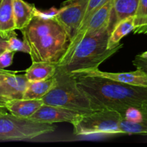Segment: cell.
Returning a JSON list of instances; mask_svg holds the SVG:
<instances>
[{
    "instance_id": "29",
    "label": "cell",
    "mask_w": 147,
    "mask_h": 147,
    "mask_svg": "<svg viewBox=\"0 0 147 147\" xmlns=\"http://www.w3.org/2000/svg\"><path fill=\"white\" fill-rule=\"evenodd\" d=\"M1 1H2V0H0V4H1Z\"/></svg>"
},
{
    "instance_id": "25",
    "label": "cell",
    "mask_w": 147,
    "mask_h": 147,
    "mask_svg": "<svg viewBox=\"0 0 147 147\" xmlns=\"http://www.w3.org/2000/svg\"><path fill=\"white\" fill-rule=\"evenodd\" d=\"M141 112L143 116V121L147 123V101L144 102L141 104V106L138 108Z\"/></svg>"
},
{
    "instance_id": "13",
    "label": "cell",
    "mask_w": 147,
    "mask_h": 147,
    "mask_svg": "<svg viewBox=\"0 0 147 147\" xmlns=\"http://www.w3.org/2000/svg\"><path fill=\"white\" fill-rule=\"evenodd\" d=\"M139 0H113L112 14L109 24L110 31L122 20L134 17L138 8Z\"/></svg>"
},
{
    "instance_id": "2",
    "label": "cell",
    "mask_w": 147,
    "mask_h": 147,
    "mask_svg": "<svg viewBox=\"0 0 147 147\" xmlns=\"http://www.w3.org/2000/svg\"><path fill=\"white\" fill-rule=\"evenodd\" d=\"M20 31L30 48L32 62H46L57 65L70 45L66 30L55 20L35 15Z\"/></svg>"
},
{
    "instance_id": "26",
    "label": "cell",
    "mask_w": 147,
    "mask_h": 147,
    "mask_svg": "<svg viewBox=\"0 0 147 147\" xmlns=\"http://www.w3.org/2000/svg\"><path fill=\"white\" fill-rule=\"evenodd\" d=\"M7 50V40L0 36V54Z\"/></svg>"
},
{
    "instance_id": "7",
    "label": "cell",
    "mask_w": 147,
    "mask_h": 147,
    "mask_svg": "<svg viewBox=\"0 0 147 147\" xmlns=\"http://www.w3.org/2000/svg\"><path fill=\"white\" fill-rule=\"evenodd\" d=\"M112 5H113V0H108L102 7H99L97 11L93 13L85 25L78 30L74 37L71 40L70 45L66 54L59 63L64 61L69 57L76 45L84 37L93 35L108 28L110 21L111 14H112Z\"/></svg>"
},
{
    "instance_id": "12",
    "label": "cell",
    "mask_w": 147,
    "mask_h": 147,
    "mask_svg": "<svg viewBox=\"0 0 147 147\" xmlns=\"http://www.w3.org/2000/svg\"><path fill=\"white\" fill-rule=\"evenodd\" d=\"M43 104L42 99H13L6 102L5 107L14 116L30 119Z\"/></svg>"
},
{
    "instance_id": "23",
    "label": "cell",
    "mask_w": 147,
    "mask_h": 147,
    "mask_svg": "<svg viewBox=\"0 0 147 147\" xmlns=\"http://www.w3.org/2000/svg\"><path fill=\"white\" fill-rule=\"evenodd\" d=\"M14 54L15 52L10 50H6L0 54V69H5L12 64Z\"/></svg>"
},
{
    "instance_id": "28",
    "label": "cell",
    "mask_w": 147,
    "mask_h": 147,
    "mask_svg": "<svg viewBox=\"0 0 147 147\" xmlns=\"http://www.w3.org/2000/svg\"><path fill=\"white\" fill-rule=\"evenodd\" d=\"M139 55H141V57H147V51L146 52H144V53H143L142 54Z\"/></svg>"
},
{
    "instance_id": "17",
    "label": "cell",
    "mask_w": 147,
    "mask_h": 147,
    "mask_svg": "<svg viewBox=\"0 0 147 147\" xmlns=\"http://www.w3.org/2000/svg\"><path fill=\"white\" fill-rule=\"evenodd\" d=\"M56 84V79L53 78L40 81L29 82L22 98L42 99Z\"/></svg>"
},
{
    "instance_id": "19",
    "label": "cell",
    "mask_w": 147,
    "mask_h": 147,
    "mask_svg": "<svg viewBox=\"0 0 147 147\" xmlns=\"http://www.w3.org/2000/svg\"><path fill=\"white\" fill-rule=\"evenodd\" d=\"M134 34H147V0H139L134 16Z\"/></svg>"
},
{
    "instance_id": "14",
    "label": "cell",
    "mask_w": 147,
    "mask_h": 147,
    "mask_svg": "<svg viewBox=\"0 0 147 147\" xmlns=\"http://www.w3.org/2000/svg\"><path fill=\"white\" fill-rule=\"evenodd\" d=\"M13 14L16 30L25 28L35 15L36 7L24 0H12Z\"/></svg>"
},
{
    "instance_id": "21",
    "label": "cell",
    "mask_w": 147,
    "mask_h": 147,
    "mask_svg": "<svg viewBox=\"0 0 147 147\" xmlns=\"http://www.w3.org/2000/svg\"><path fill=\"white\" fill-rule=\"evenodd\" d=\"M108 1V0H89L87 7H86V11H85L84 17L83 20H82V23H81L80 26H79V30L85 25V24L87 22V21L90 18L91 16L93 14V13L95 11H97L99 7H102Z\"/></svg>"
},
{
    "instance_id": "6",
    "label": "cell",
    "mask_w": 147,
    "mask_h": 147,
    "mask_svg": "<svg viewBox=\"0 0 147 147\" xmlns=\"http://www.w3.org/2000/svg\"><path fill=\"white\" fill-rule=\"evenodd\" d=\"M122 119L115 111L101 109L81 114L71 124L76 136L121 134L120 123Z\"/></svg>"
},
{
    "instance_id": "3",
    "label": "cell",
    "mask_w": 147,
    "mask_h": 147,
    "mask_svg": "<svg viewBox=\"0 0 147 147\" xmlns=\"http://www.w3.org/2000/svg\"><path fill=\"white\" fill-rule=\"evenodd\" d=\"M111 32L109 28L91 36L84 37L78 43L66 60L57 65L71 75L86 69L99 67L104 61L120 50V43L112 49L108 48Z\"/></svg>"
},
{
    "instance_id": "4",
    "label": "cell",
    "mask_w": 147,
    "mask_h": 147,
    "mask_svg": "<svg viewBox=\"0 0 147 147\" xmlns=\"http://www.w3.org/2000/svg\"><path fill=\"white\" fill-rule=\"evenodd\" d=\"M54 77L56 84L42 98L44 104L61 106L82 113L95 111L89 99L78 86L74 76L57 66Z\"/></svg>"
},
{
    "instance_id": "24",
    "label": "cell",
    "mask_w": 147,
    "mask_h": 147,
    "mask_svg": "<svg viewBox=\"0 0 147 147\" xmlns=\"http://www.w3.org/2000/svg\"><path fill=\"white\" fill-rule=\"evenodd\" d=\"M133 65L136 68H139L147 74V57H141L138 55L133 60Z\"/></svg>"
},
{
    "instance_id": "30",
    "label": "cell",
    "mask_w": 147,
    "mask_h": 147,
    "mask_svg": "<svg viewBox=\"0 0 147 147\" xmlns=\"http://www.w3.org/2000/svg\"><path fill=\"white\" fill-rule=\"evenodd\" d=\"M2 114H3V113H2ZM0 115H1V114H0Z\"/></svg>"
},
{
    "instance_id": "5",
    "label": "cell",
    "mask_w": 147,
    "mask_h": 147,
    "mask_svg": "<svg viewBox=\"0 0 147 147\" xmlns=\"http://www.w3.org/2000/svg\"><path fill=\"white\" fill-rule=\"evenodd\" d=\"M53 123L18 117L10 113L0 115V141H22L53 132Z\"/></svg>"
},
{
    "instance_id": "22",
    "label": "cell",
    "mask_w": 147,
    "mask_h": 147,
    "mask_svg": "<svg viewBox=\"0 0 147 147\" xmlns=\"http://www.w3.org/2000/svg\"><path fill=\"white\" fill-rule=\"evenodd\" d=\"M122 118L126 120L137 123L143 121V116L141 111L137 108H129L127 109L122 116Z\"/></svg>"
},
{
    "instance_id": "8",
    "label": "cell",
    "mask_w": 147,
    "mask_h": 147,
    "mask_svg": "<svg viewBox=\"0 0 147 147\" xmlns=\"http://www.w3.org/2000/svg\"><path fill=\"white\" fill-rule=\"evenodd\" d=\"M89 0H67L62 3L53 18L63 27L70 40L77 32L84 17Z\"/></svg>"
},
{
    "instance_id": "18",
    "label": "cell",
    "mask_w": 147,
    "mask_h": 147,
    "mask_svg": "<svg viewBox=\"0 0 147 147\" xmlns=\"http://www.w3.org/2000/svg\"><path fill=\"white\" fill-rule=\"evenodd\" d=\"M134 28V17H130L118 23L110 33L108 42V48L112 49L120 44V40Z\"/></svg>"
},
{
    "instance_id": "11",
    "label": "cell",
    "mask_w": 147,
    "mask_h": 147,
    "mask_svg": "<svg viewBox=\"0 0 147 147\" xmlns=\"http://www.w3.org/2000/svg\"><path fill=\"white\" fill-rule=\"evenodd\" d=\"M84 113L61 106L43 104L30 119L48 123L68 122L72 123Z\"/></svg>"
},
{
    "instance_id": "27",
    "label": "cell",
    "mask_w": 147,
    "mask_h": 147,
    "mask_svg": "<svg viewBox=\"0 0 147 147\" xmlns=\"http://www.w3.org/2000/svg\"><path fill=\"white\" fill-rule=\"evenodd\" d=\"M6 102L7 101L0 95V114H2V113H5L8 112L5 107Z\"/></svg>"
},
{
    "instance_id": "15",
    "label": "cell",
    "mask_w": 147,
    "mask_h": 147,
    "mask_svg": "<svg viewBox=\"0 0 147 147\" xmlns=\"http://www.w3.org/2000/svg\"><path fill=\"white\" fill-rule=\"evenodd\" d=\"M12 0H2L0 4V36L7 39L16 34Z\"/></svg>"
},
{
    "instance_id": "1",
    "label": "cell",
    "mask_w": 147,
    "mask_h": 147,
    "mask_svg": "<svg viewBox=\"0 0 147 147\" xmlns=\"http://www.w3.org/2000/svg\"><path fill=\"white\" fill-rule=\"evenodd\" d=\"M95 111L109 109L122 117L129 108H138L147 101V86H133L100 77H75Z\"/></svg>"
},
{
    "instance_id": "20",
    "label": "cell",
    "mask_w": 147,
    "mask_h": 147,
    "mask_svg": "<svg viewBox=\"0 0 147 147\" xmlns=\"http://www.w3.org/2000/svg\"><path fill=\"white\" fill-rule=\"evenodd\" d=\"M7 50L14 52H22L24 53H30V48L25 42L17 38V34L10 36L7 39Z\"/></svg>"
},
{
    "instance_id": "16",
    "label": "cell",
    "mask_w": 147,
    "mask_h": 147,
    "mask_svg": "<svg viewBox=\"0 0 147 147\" xmlns=\"http://www.w3.org/2000/svg\"><path fill=\"white\" fill-rule=\"evenodd\" d=\"M56 69L57 65L53 63L34 61L24 71V75L29 82L40 81L53 78L56 74Z\"/></svg>"
},
{
    "instance_id": "9",
    "label": "cell",
    "mask_w": 147,
    "mask_h": 147,
    "mask_svg": "<svg viewBox=\"0 0 147 147\" xmlns=\"http://www.w3.org/2000/svg\"><path fill=\"white\" fill-rule=\"evenodd\" d=\"M17 72L0 69V95L8 101L22 98L29 81L25 75H17Z\"/></svg>"
},
{
    "instance_id": "10",
    "label": "cell",
    "mask_w": 147,
    "mask_h": 147,
    "mask_svg": "<svg viewBox=\"0 0 147 147\" xmlns=\"http://www.w3.org/2000/svg\"><path fill=\"white\" fill-rule=\"evenodd\" d=\"M74 77H100L125 84L138 86H147V74L142 70L136 68L134 71L128 73H108L99 70L98 67L81 70L72 75Z\"/></svg>"
}]
</instances>
